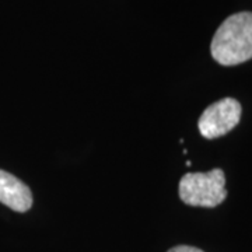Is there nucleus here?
<instances>
[{
    "label": "nucleus",
    "instance_id": "nucleus-1",
    "mask_svg": "<svg viewBox=\"0 0 252 252\" xmlns=\"http://www.w3.org/2000/svg\"><path fill=\"white\" fill-rule=\"evenodd\" d=\"M212 56L223 66L252 59V13L241 11L225 18L213 36Z\"/></svg>",
    "mask_w": 252,
    "mask_h": 252
},
{
    "label": "nucleus",
    "instance_id": "nucleus-4",
    "mask_svg": "<svg viewBox=\"0 0 252 252\" xmlns=\"http://www.w3.org/2000/svg\"><path fill=\"white\" fill-rule=\"evenodd\" d=\"M0 203L14 212L26 213L32 206L31 189L14 175L0 170Z\"/></svg>",
    "mask_w": 252,
    "mask_h": 252
},
{
    "label": "nucleus",
    "instance_id": "nucleus-3",
    "mask_svg": "<svg viewBox=\"0 0 252 252\" xmlns=\"http://www.w3.org/2000/svg\"><path fill=\"white\" fill-rule=\"evenodd\" d=\"M241 119V104L234 98H223L209 105L200 115L198 127L206 139L224 136L238 125Z\"/></svg>",
    "mask_w": 252,
    "mask_h": 252
},
{
    "label": "nucleus",
    "instance_id": "nucleus-5",
    "mask_svg": "<svg viewBox=\"0 0 252 252\" xmlns=\"http://www.w3.org/2000/svg\"><path fill=\"white\" fill-rule=\"evenodd\" d=\"M167 252H203L199 248H195V247H189V245H178V247H174L170 251Z\"/></svg>",
    "mask_w": 252,
    "mask_h": 252
},
{
    "label": "nucleus",
    "instance_id": "nucleus-2",
    "mask_svg": "<svg viewBox=\"0 0 252 252\" xmlns=\"http://www.w3.org/2000/svg\"><path fill=\"white\" fill-rule=\"evenodd\" d=\"M180 198L188 206H219L227 198L223 170L185 174L180 181Z\"/></svg>",
    "mask_w": 252,
    "mask_h": 252
}]
</instances>
